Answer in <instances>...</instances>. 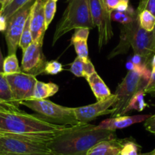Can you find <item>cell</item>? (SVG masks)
<instances>
[{"label":"cell","mask_w":155,"mask_h":155,"mask_svg":"<svg viewBox=\"0 0 155 155\" xmlns=\"http://www.w3.org/2000/svg\"><path fill=\"white\" fill-rule=\"evenodd\" d=\"M116 138V131L98 129L94 125L80 123L68 126L48 146L50 151L56 155H87V151L97 143Z\"/></svg>","instance_id":"6da1fadb"},{"label":"cell","mask_w":155,"mask_h":155,"mask_svg":"<svg viewBox=\"0 0 155 155\" xmlns=\"http://www.w3.org/2000/svg\"><path fill=\"white\" fill-rule=\"evenodd\" d=\"M68 126L53 124L38 114L22 110H0V130L53 140Z\"/></svg>","instance_id":"7a4b0ae2"},{"label":"cell","mask_w":155,"mask_h":155,"mask_svg":"<svg viewBox=\"0 0 155 155\" xmlns=\"http://www.w3.org/2000/svg\"><path fill=\"white\" fill-rule=\"evenodd\" d=\"M94 28L90 8V0H69L62 18L58 22L53 34L54 46L59 39L72 30Z\"/></svg>","instance_id":"3957f363"},{"label":"cell","mask_w":155,"mask_h":155,"mask_svg":"<svg viewBox=\"0 0 155 155\" xmlns=\"http://www.w3.org/2000/svg\"><path fill=\"white\" fill-rule=\"evenodd\" d=\"M52 140L19 134L0 132V155H31L52 153L49 143Z\"/></svg>","instance_id":"277c9868"},{"label":"cell","mask_w":155,"mask_h":155,"mask_svg":"<svg viewBox=\"0 0 155 155\" xmlns=\"http://www.w3.org/2000/svg\"><path fill=\"white\" fill-rule=\"evenodd\" d=\"M32 110L49 123L59 126H77L80 124L75 118L73 108L59 105L49 100H28L19 104Z\"/></svg>","instance_id":"5b68a950"},{"label":"cell","mask_w":155,"mask_h":155,"mask_svg":"<svg viewBox=\"0 0 155 155\" xmlns=\"http://www.w3.org/2000/svg\"><path fill=\"white\" fill-rule=\"evenodd\" d=\"M148 81L139 73L135 71H129L126 77L116 87L114 94L117 101L112 107L113 113L111 117L123 116L128 104L132 97L138 91L145 90Z\"/></svg>","instance_id":"8992f818"},{"label":"cell","mask_w":155,"mask_h":155,"mask_svg":"<svg viewBox=\"0 0 155 155\" xmlns=\"http://www.w3.org/2000/svg\"><path fill=\"white\" fill-rule=\"evenodd\" d=\"M90 8L94 28L98 31V48L100 50L107 45L113 36L110 13L103 0H90Z\"/></svg>","instance_id":"52a82bcc"},{"label":"cell","mask_w":155,"mask_h":155,"mask_svg":"<svg viewBox=\"0 0 155 155\" xmlns=\"http://www.w3.org/2000/svg\"><path fill=\"white\" fill-rule=\"evenodd\" d=\"M34 2L28 3V5L22 7L7 21L5 37L8 55L15 53L18 47H19L21 37Z\"/></svg>","instance_id":"ba28073f"},{"label":"cell","mask_w":155,"mask_h":155,"mask_svg":"<svg viewBox=\"0 0 155 155\" xmlns=\"http://www.w3.org/2000/svg\"><path fill=\"white\" fill-rule=\"evenodd\" d=\"M43 42H32L23 50L21 71L37 77L44 74L47 61L43 53Z\"/></svg>","instance_id":"9c48e42d"},{"label":"cell","mask_w":155,"mask_h":155,"mask_svg":"<svg viewBox=\"0 0 155 155\" xmlns=\"http://www.w3.org/2000/svg\"><path fill=\"white\" fill-rule=\"evenodd\" d=\"M8 81L13 98L17 104L32 98L37 78L35 76L24 72L5 75Z\"/></svg>","instance_id":"30bf717a"},{"label":"cell","mask_w":155,"mask_h":155,"mask_svg":"<svg viewBox=\"0 0 155 155\" xmlns=\"http://www.w3.org/2000/svg\"><path fill=\"white\" fill-rule=\"evenodd\" d=\"M117 101V97L113 94L105 101H97L90 105L73 108L74 116L77 120L81 124H87L96 118L105 115H111L113 113L112 107Z\"/></svg>","instance_id":"8fae6325"},{"label":"cell","mask_w":155,"mask_h":155,"mask_svg":"<svg viewBox=\"0 0 155 155\" xmlns=\"http://www.w3.org/2000/svg\"><path fill=\"white\" fill-rule=\"evenodd\" d=\"M131 47L134 54L144 57L149 62L155 53V44L153 31H147L140 27L138 22L134 28L131 41Z\"/></svg>","instance_id":"7c38bea8"},{"label":"cell","mask_w":155,"mask_h":155,"mask_svg":"<svg viewBox=\"0 0 155 155\" xmlns=\"http://www.w3.org/2000/svg\"><path fill=\"white\" fill-rule=\"evenodd\" d=\"M44 0H35L30 13V26L33 42H43L45 32Z\"/></svg>","instance_id":"4fadbf2b"},{"label":"cell","mask_w":155,"mask_h":155,"mask_svg":"<svg viewBox=\"0 0 155 155\" xmlns=\"http://www.w3.org/2000/svg\"><path fill=\"white\" fill-rule=\"evenodd\" d=\"M151 116L150 114L135 115V116H120L116 117H110L107 120L101 122L96 126L98 129H108L116 131V129H122L129 127L136 123L145 122Z\"/></svg>","instance_id":"5bb4252c"},{"label":"cell","mask_w":155,"mask_h":155,"mask_svg":"<svg viewBox=\"0 0 155 155\" xmlns=\"http://www.w3.org/2000/svg\"><path fill=\"white\" fill-rule=\"evenodd\" d=\"M138 18L135 19L134 21L127 25H122L121 30H120V43L113 49L110 53L108 58L109 59L115 57L120 54H125L128 52L129 47H131V41H132V36L133 33L134 28L138 22Z\"/></svg>","instance_id":"9a60e30c"},{"label":"cell","mask_w":155,"mask_h":155,"mask_svg":"<svg viewBox=\"0 0 155 155\" xmlns=\"http://www.w3.org/2000/svg\"><path fill=\"white\" fill-rule=\"evenodd\" d=\"M124 139L113 138L95 144L87 151V155H120Z\"/></svg>","instance_id":"2e32d148"},{"label":"cell","mask_w":155,"mask_h":155,"mask_svg":"<svg viewBox=\"0 0 155 155\" xmlns=\"http://www.w3.org/2000/svg\"><path fill=\"white\" fill-rule=\"evenodd\" d=\"M87 81L97 101H105L112 95L110 88L97 72L87 78Z\"/></svg>","instance_id":"e0dca14e"},{"label":"cell","mask_w":155,"mask_h":155,"mask_svg":"<svg viewBox=\"0 0 155 155\" xmlns=\"http://www.w3.org/2000/svg\"><path fill=\"white\" fill-rule=\"evenodd\" d=\"M59 91V86L53 82L45 83L37 81L31 100H46Z\"/></svg>","instance_id":"ac0fdd59"},{"label":"cell","mask_w":155,"mask_h":155,"mask_svg":"<svg viewBox=\"0 0 155 155\" xmlns=\"http://www.w3.org/2000/svg\"><path fill=\"white\" fill-rule=\"evenodd\" d=\"M110 18L111 21H114L120 23L122 25H124L131 23L138 18V13L132 6H129L126 12H118L114 10L110 15Z\"/></svg>","instance_id":"d6986e66"},{"label":"cell","mask_w":155,"mask_h":155,"mask_svg":"<svg viewBox=\"0 0 155 155\" xmlns=\"http://www.w3.org/2000/svg\"><path fill=\"white\" fill-rule=\"evenodd\" d=\"M145 94L146 93L144 90H141L137 92L128 104V106L125 110L124 115L129 112L132 111V110H136L138 112L143 111L148 106L144 101Z\"/></svg>","instance_id":"ffe728a7"},{"label":"cell","mask_w":155,"mask_h":155,"mask_svg":"<svg viewBox=\"0 0 155 155\" xmlns=\"http://www.w3.org/2000/svg\"><path fill=\"white\" fill-rule=\"evenodd\" d=\"M0 100L11 104H18L15 101L7 78L3 72H0ZM19 105V104H18Z\"/></svg>","instance_id":"44dd1931"},{"label":"cell","mask_w":155,"mask_h":155,"mask_svg":"<svg viewBox=\"0 0 155 155\" xmlns=\"http://www.w3.org/2000/svg\"><path fill=\"white\" fill-rule=\"evenodd\" d=\"M21 72L20 66L18 64V59L15 53L8 55L4 59L3 62V74L5 75L15 74V73Z\"/></svg>","instance_id":"7402d4cb"},{"label":"cell","mask_w":155,"mask_h":155,"mask_svg":"<svg viewBox=\"0 0 155 155\" xmlns=\"http://www.w3.org/2000/svg\"><path fill=\"white\" fill-rule=\"evenodd\" d=\"M137 13L140 27L147 31H153L155 27L154 16L146 10Z\"/></svg>","instance_id":"603a6c76"},{"label":"cell","mask_w":155,"mask_h":155,"mask_svg":"<svg viewBox=\"0 0 155 155\" xmlns=\"http://www.w3.org/2000/svg\"><path fill=\"white\" fill-rule=\"evenodd\" d=\"M34 1L35 0H13L8 6H6L2 11L0 12V14L8 21V19L12 15H14L16 12L18 11L20 8H21L25 5H28V3L34 2Z\"/></svg>","instance_id":"cb8c5ba5"},{"label":"cell","mask_w":155,"mask_h":155,"mask_svg":"<svg viewBox=\"0 0 155 155\" xmlns=\"http://www.w3.org/2000/svg\"><path fill=\"white\" fill-rule=\"evenodd\" d=\"M44 16H45L46 29H48L52 21L54 18L56 12V1L55 0H44Z\"/></svg>","instance_id":"d4e9b609"},{"label":"cell","mask_w":155,"mask_h":155,"mask_svg":"<svg viewBox=\"0 0 155 155\" xmlns=\"http://www.w3.org/2000/svg\"><path fill=\"white\" fill-rule=\"evenodd\" d=\"M141 149V146L133 139L125 138L120 155H139Z\"/></svg>","instance_id":"484cf974"},{"label":"cell","mask_w":155,"mask_h":155,"mask_svg":"<svg viewBox=\"0 0 155 155\" xmlns=\"http://www.w3.org/2000/svg\"><path fill=\"white\" fill-rule=\"evenodd\" d=\"M31 13V12H30ZM33 38L32 34H31V26H30V15L28 16V19H27L26 24L24 28L23 32H22L21 37L20 39V42H19V47L23 50L27 49V47L32 44Z\"/></svg>","instance_id":"4316f807"},{"label":"cell","mask_w":155,"mask_h":155,"mask_svg":"<svg viewBox=\"0 0 155 155\" xmlns=\"http://www.w3.org/2000/svg\"><path fill=\"white\" fill-rule=\"evenodd\" d=\"M74 47L77 56L81 58L84 61L89 59L88 57V47H87V41H76L71 42Z\"/></svg>","instance_id":"83f0119b"},{"label":"cell","mask_w":155,"mask_h":155,"mask_svg":"<svg viewBox=\"0 0 155 155\" xmlns=\"http://www.w3.org/2000/svg\"><path fill=\"white\" fill-rule=\"evenodd\" d=\"M62 71H63V67L62 64L56 60H52L47 62L44 68V74L54 75L59 74Z\"/></svg>","instance_id":"f1b7e54d"},{"label":"cell","mask_w":155,"mask_h":155,"mask_svg":"<svg viewBox=\"0 0 155 155\" xmlns=\"http://www.w3.org/2000/svg\"><path fill=\"white\" fill-rule=\"evenodd\" d=\"M84 61L79 58L78 56L74 59L70 67V71L76 77H83L84 72Z\"/></svg>","instance_id":"f546056e"},{"label":"cell","mask_w":155,"mask_h":155,"mask_svg":"<svg viewBox=\"0 0 155 155\" xmlns=\"http://www.w3.org/2000/svg\"><path fill=\"white\" fill-rule=\"evenodd\" d=\"M144 10L150 12L155 17V0H140L136 12H140Z\"/></svg>","instance_id":"4dcf8cb0"},{"label":"cell","mask_w":155,"mask_h":155,"mask_svg":"<svg viewBox=\"0 0 155 155\" xmlns=\"http://www.w3.org/2000/svg\"><path fill=\"white\" fill-rule=\"evenodd\" d=\"M90 29L86 28H77L71 38V43L76 41H87Z\"/></svg>","instance_id":"1f68e13d"},{"label":"cell","mask_w":155,"mask_h":155,"mask_svg":"<svg viewBox=\"0 0 155 155\" xmlns=\"http://www.w3.org/2000/svg\"><path fill=\"white\" fill-rule=\"evenodd\" d=\"M96 72L93 63L90 59L84 61V72H83V77L85 78L86 80L91 77L93 74Z\"/></svg>","instance_id":"d6a6232c"},{"label":"cell","mask_w":155,"mask_h":155,"mask_svg":"<svg viewBox=\"0 0 155 155\" xmlns=\"http://www.w3.org/2000/svg\"><path fill=\"white\" fill-rule=\"evenodd\" d=\"M144 128L147 131L150 132V133L155 135V114L151 116L144 122Z\"/></svg>","instance_id":"836d02e7"},{"label":"cell","mask_w":155,"mask_h":155,"mask_svg":"<svg viewBox=\"0 0 155 155\" xmlns=\"http://www.w3.org/2000/svg\"><path fill=\"white\" fill-rule=\"evenodd\" d=\"M121 0H103L104 5H105L106 8L109 11V12L111 14L114 10H116V7L120 3Z\"/></svg>","instance_id":"e575fe53"},{"label":"cell","mask_w":155,"mask_h":155,"mask_svg":"<svg viewBox=\"0 0 155 155\" xmlns=\"http://www.w3.org/2000/svg\"><path fill=\"white\" fill-rule=\"evenodd\" d=\"M0 110H20V109L18 104L7 103L0 100Z\"/></svg>","instance_id":"d590c367"},{"label":"cell","mask_w":155,"mask_h":155,"mask_svg":"<svg viewBox=\"0 0 155 155\" xmlns=\"http://www.w3.org/2000/svg\"><path fill=\"white\" fill-rule=\"evenodd\" d=\"M129 0H121L116 8V11L118 12H126L129 8Z\"/></svg>","instance_id":"8d00e7d4"},{"label":"cell","mask_w":155,"mask_h":155,"mask_svg":"<svg viewBox=\"0 0 155 155\" xmlns=\"http://www.w3.org/2000/svg\"><path fill=\"white\" fill-rule=\"evenodd\" d=\"M155 87V73H152L151 76H150V78L148 81V84H147V87H146L144 92L147 93L150 90H151L152 88Z\"/></svg>","instance_id":"74e56055"},{"label":"cell","mask_w":155,"mask_h":155,"mask_svg":"<svg viewBox=\"0 0 155 155\" xmlns=\"http://www.w3.org/2000/svg\"><path fill=\"white\" fill-rule=\"evenodd\" d=\"M7 28V20L0 14V31H5Z\"/></svg>","instance_id":"f35d334b"},{"label":"cell","mask_w":155,"mask_h":155,"mask_svg":"<svg viewBox=\"0 0 155 155\" xmlns=\"http://www.w3.org/2000/svg\"><path fill=\"white\" fill-rule=\"evenodd\" d=\"M12 1L13 0H0V4L2 5V10L1 11H2L5 7L8 6Z\"/></svg>","instance_id":"ab89813d"},{"label":"cell","mask_w":155,"mask_h":155,"mask_svg":"<svg viewBox=\"0 0 155 155\" xmlns=\"http://www.w3.org/2000/svg\"><path fill=\"white\" fill-rule=\"evenodd\" d=\"M3 62L4 58L3 56H2L1 49H0V72H3Z\"/></svg>","instance_id":"60d3db41"},{"label":"cell","mask_w":155,"mask_h":155,"mask_svg":"<svg viewBox=\"0 0 155 155\" xmlns=\"http://www.w3.org/2000/svg\"><path fill=\"white\" fill-rule=\"evenodd\" d=\"M150 66H151V72L155 73V53L153 54V57L151 59V62H150Z\"/></svg>","instance_id":"b9f144b4"},{"label":"cell","mask_w":155,"mask_h":155,"mask_svg":"<svg viewBox=\"0 0 155 155\" xmlns=\"http://www.w3.org/2000/svg\"><path fill=\"white\" fill-rule=\"evenodd\" d=\"M5 155H12V154H5ZM31 155H56L53 153H41V154H31Z\"/></svg>","instance_id":"7bdbcfd3"},{"label":"cell","mask_w":155,"mask_h":155,"mask_svg":"<svg viewBox=\"0 0 155 155\" xmlns=\"http://www.w3.org/2000/svg\"><path fill=\"white\" fill-rule=\"evenodd\" d=\"M147 93L151 94H153V95H155V87H153V88H152L151 90L147 92Z\"/></svg>","instance_id":"ee69618b"},{"label":"cell","mask_w":155,"mask_h":155,"mask_svg":"<svg viewBox=\"0 0 155 155\" xmlns=\"http://www.w3.org/2000/svg\"><path fill=\"white\" fill-rule=\"evenodd\" d=\"M139 155H152V151H150V152H147V153H140Z\"/></svg>","instance_id":"f6af8a7d"},{"label":"cell","mask_w":155,"mask_h":155,"mask_svg":"<svg viewBox=\"0 0 155 155\" xmlns=\"http://www.w3.org/2000/svg\"><path fill=\"white\" fill-rule=\"evenodd\" d=\"M153 40H154V44H155V27H154V28H153Z\"/></svg>","instance_id":"bcb514c9"},{"label":"cell","mask_w":155,"mask_h":155,"mask_svg":"<svg viewBox=\"0 0 155 155\" xmlns=\"http://www.w3.org/2000/svg\"><path fill=\"white\" fill-rule=\"evenodd\" d=\"M152 155H155V149L152 150Z\"/></svg>","instance_id":"7dc6e473"},{"label":"cell","mask_w":155,"mask_h":155,"mask_svg":"<svg viewBox=\"0 0 155 155\" xmlns=\"http://www.w3.org/2000/svg\"><path fill=\"white\" fill-rule=\"evenodd\" d=\"M1 10H2V5L0 4V12H1Z\"/></svg>","instance_id":"c3c4849f"},{"label":"cell","mask_w":155,"mask_h":155,"mask_svg":"<svg viewBox=\"0 0 155 155\" xmlns=\"http://www.w3.org/2000/svg\"><path fill=\"white\" fill-rule=\"evenodd\" d=\"M55 1H56V2H57V1H58V0H55Z\"/></svg>","instance_id":"681fc988"},{"label":"cell","mask_w":155,"mask_h":155,"mask_svg":"<svg viewBox=\"0 0 155 155\" xmlns=\"http://www.w3.org/2000/svg\"><path fill=\"white\" fill-rule=\"evenodd\" d=\"M0 132H2V131H1V130H0Z\"/></svg>","instance_id":"f907efd6"}]
</instances>
